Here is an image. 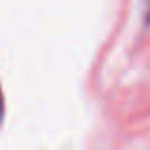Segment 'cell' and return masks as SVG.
<instances>
[{"mask_svg":"<svg viewBox=\"0 0 150 150\" xmlns=\"http://www.w3.org/2000/svg\"><path fill=\"white\" fill-rule=\"evenodd\" d=\"M144 21H146V25H150V0H146V13H144Z\"/></svg>","mask_w":150,"mask_h":150,"instance_id":"obj_1","label":"cell"},{"mask_svg":"<svg viewBox=\"0 0 150 150\" xmlns=\"http://www.w3.org/2000/svg\"><path fill=\"white\" fill-rule=\"evenodd\" d=\"M4 116V97H2V89H0V122H2Z\"/></svg>","mask_w":150,"mask_h":150,"instance_id":"obj_2","label":"cell"}]
</instances>
